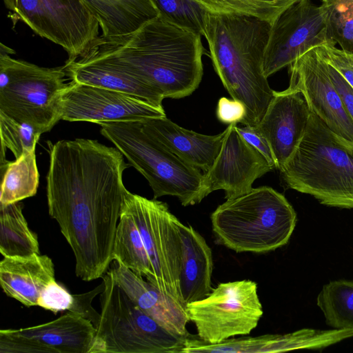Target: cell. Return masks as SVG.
Returning <instances> with one entry per match:
<instances>
[{"label":"cell","mask_w":353,"mask_h":353,"mask_svg":"<svg viewBox=\"0 0 353 353\" xmlns=\"http://www.w3.org/2000/svg\"><path fill=\"white\" fill-rule=\"evenodd\" d=\"M48 145L49 214L73 251L76 275L85 281L102 278L113 261L117 228L128 192L123 174L130 165L116 147L97 140Z\"/></svg>","instance_id":"1"},{"label":"cell","mask_w":353,"mask_h":353,"mask_svg":"<svg viewBox=\"0 0 353 353\" xmlns=\"http://www.w3.org/2000/svg\"><path fill=\"white\" fill-rule=\"evenodd\" d=\"M206 53L201 35L157 17L125 36L99 35L81 58L114 64L151 85L164 99H181L199 87Z\"/></svg>","instance_id":"2"},{"label":"cell","mask_w":353,"mask_h":353,"mask_svg":"<svg viewBox=\"0 0 353 353\" xmlns=\"http://www.w3.org/2000/svg\"><path fill=\"white\" fill-rule=\"evenodd\" d=\"M205 23L214 69L232 99L245 105L241 123L255 126L274 97L263 71L271 23L250 16L208 12Z\"/></svg>","instance_id":"3"},{"label":"cell","mask_w":353,"mask_h":353,"mask_svg":"<svg viewBox=\"0 0 353 353\" xmlns=\"http://www.w3.org/2000/svg\"><path fill=\"white\" fill-rule=\"evenodd\" d=\"M279 171L286 188L327 206L353 209V142L315 114L311 112L303 137Z\"/></svg>","instance_id":"4"},{"label":"cell","mask_w":353,"mask_h":353,"mask_svg":"<svg viewBox=\"0 0 353 353\" xmlns=\"http://www.w3.org/2000/svg\"><path fill=\"white\" fill-rule=\"evenodd\" d=\"M210 218L219 243L236 252L263 253L282 247L296 223L285 196L268 186L226 199Z\"/></svg>","instance_id":"5"},{"label":"cell","mask_w":353,"mask_h":353,"mask_svg":"<svg viewBox=\"0 0 353 353\" xmlns=\"http://www.w3.org/2000/svg\"><path fill=\"white\" fill-rule=\"evenodd\" d=\"M101 134L148 181L154 199L174 196L183 206L199 203L207 194L203 174L145 133L141 121L100 124Z\"/></svg>","instance_id":"6"},{"label":"cell","mask_w":353,"mask_h":353,"mask_svg":"<svg viewBox=\"0 0 353 353\" xmlns=\"http://www.w3.org/2000/svg\"><path fill=\"white\" fill-rule=\"evenodd\" d=\"M102 279L100 319L90 353H181L187 336L170 332L142 311L109 269Z\"/></svg>","instance_id":"7"},{"label":"cell","mask_w":353,"mask_h":353,"mask_svg":"<svg viewBox=\"0 0 353 353\" xmlns=\"http://www.w3.org/2000/svg\"><path fill=\"white\" fill-rule=\"evenodd\" d=\"M0 46V111L43 133L51 130L61 120L60 98L68 84L64 65L43 68L15 59L12 49Z\"/></svg>","instance_id":"8"},{"label":"cell","mask_w":353,"mask_h":353,"mask_svg":"<svg viewBox=\"0 0 353 353\" xmlns=\"http://www.w3.org/2000/svg\"><path fill=\"white\" fill-rule=\"evenodd\" d=\"M123 207L140 232L152 270L148 281L185 309L179 291L181 241L179 220L165 203L128 191Z\"/></svg>","instance_id":"9"},{"label":"cell","mask_w":353,"mask_h":353,"mask_svg":"<svg viewBox=\"0 0 353 353\" xmlns=\"http://www.w3.org/2000/svg\"><path fill=\"white\" fill-rule=\"evenodd\" d=\"M15 21L61 46L66 62L81 58L99 37L97 19L81 0H3Z\"/></svg>","instance_id":"10"},{"label":"cell","mask_w":353,"mask_h":353,"mask_svg":"<svg viewBox=\"0 0 353 353\" xmlns=\"http://www.w3.org/2000/svg\"><path fill=\"white\" fill-rule=\"evenodd\" d=\"M185 310L197 336L210 343L249 334L263 314L257 284L250 280L221 283L205 298L188 303Z\"/></svg>","instance_id":"11"},{"label":"cell","mask_w":353,"mask_h":353,"mask_svg":"<svg viewBox=\"0 0 353 353\" xmlns=\"http://www.w3.org/2000/svg\"><path fill=\"white\" fill-rule=\"evenodd\" d=\"M336 44L330 30L327 5L299 0L271 24L264 53V74L268 78L310 50Z\"/></svg>","instance_id":"12"},{"label":"cell","mask_w":353,"mask_h":353,"mask_svg":"<svg viewBox=\"0 0 353 353\" xmlns=\"http://www.w3.org/2000/svg\"><path fill=\"white\" fill-rule=\"evenodd\" d=\"M60 113L61 120L99 125L166 117L163 108L137 97L72 80L61 95Z\"/></svg>","instance_id":"13"},{"label":"cell","mask_w":353,"mask_h":353,"mask_svg":"<svg viewBox=\"0 0 353 353\" xmlns=\"http://www.w3.org/2000/svg\"><path fill=\"white\" fill-rule=\"evenodd\" d=\"M288 88L300 92L310 110L334 133L353 142V120L347 112L317 47L289 65Z\"/></svg>","instance_id":"14"},{"label":"cell","mask_w":353,"mask_h":353,"mask_svg":"<svg viewBox=\"0 0 353 353\" xmlns=\"http://www.w3.org/2000/svg\"><path fill=\"white\" fill-rule=\"evenodd\" d=\"M96 328L69 312L52 321L0 330V353H90Z\"/></svg>","instance_id":"15"},{"label":"cell","mask_w":353,"mask_h":353,"mask_svg":"<svg viewBox=\"0 0 353 353\" xmlns=\"http://www.w3.org/2000/svg\"><path fill=\"white\" fill-rule=\"evenodd\" d=\"M274 168L241 137L236 124H230L212 165L203 173V185L207 195L222 190L228 199L250 191L256 179Z\"/></svg>","instance_id":"16"},{"label":"cell","mask_w":353,"mask_h":353,"mask_svg":"<svg viewBox=\"0 0 353 353\" xmlns=\"http://www.w3.org/2000/svg\"><path fill=\"white\" fill-rule=\"evenodd\" d=\"M311 111L303 94L289 88L274 92L261 121L254 126L268 141L280 170L300 143Z\"/></svg>","instance_id":"17"},{"label":"cell","mask_w":353,"mask_h":353,"mask_svg":"<svg viewBox=\"0 0 353 353\" xmlns=\"http://www.w3.org/2000/svg\"><path fill=\"white\" fill-rule=\"evenodd\" d=\"M143 130L187 163L206 172L217 157L225 130L206 135L183 128L166 117L141 121Z\"/></svg>","instance_id":"18"},{"label":"cell","mask_w":353,"mask_h":353,"mask_svg":"<svg viewBox=\"0 0 353 353\" xmlns=\"http://www.w3.org/2000/svg\"><path fill=\"white\" fill-rule=\"evenodd\" d=\"M111 264L114 279L142 311L170 332L189 334L186 325L190 321L184 307L117 261Z\"/></svg>","instance_id":"19"},{"label":"cell","mask_w":353,"mask_h":353,"mask_svg":"<svg viewBox=\"0 0 353 353\" xmlns=\"http://www.w3.org/2000/svg\"><path fill=\"white\" fill-rule=\"evenodd\" d=\"M54 265L47 255L4 256L0 262V284L3 292L23 305H38L44 288L55 280Z\"/></svg>","instance_id":"20"},{"label":"cell","mask_w":353,"mask_h":353,"mask_svg":"<svg viewBox=\"0 0 353 353\" xmlns=\"http://www.w3.org/2000/svg\"><path fill=\"white\" fill-rule=\"evenodd\" d=\"M68 77L75 82L131 94L163 108V96L132 73L94 58H80L64 65Z\"/></svg>","instance_id":"21"},{"label":"cell","mask_w":353,"mask_h":353,"mask_svg":"<svg viewBox=\"0 0 353 353\" xmlns=\"http://www.w3.org/2000/svg\"><path fill=\"white\" fill-rule=\"evenodd\" d=\"M181 241L179 291L183 305L205 298L212 290V250L191 225L178 223Z\"/></svg>","instance_id":"22"},{"label":"cell","mask_w":353,"mask_h":353,"mask_svg":"<svg viewBox=\"0 0 353 353\" xmlns=\"http://www.w3.org/2000/svg\"><path fill=\"white\" fill-rule=\"evenodd\" d=\"M99 22L101 36L114 38L133 33L159 17L151 0H81Z\"/></svg>","instance_id":"23"},{"label":"cell","mask_w":353,"mask_h":353,"mask_svg":"<svg viewBox=\"0 0 353 353\" xmlns=\"http://www.w3.org/2000/svg\"><path fill=\"white\" fill-rule=\"evenodd\" d=\"M22 203H0V252L3 256L40 254L38 237L23 214Z\"/></svg>","instance_id":"24"},{"label":"cell","mask_w":353,"mask_h":353,"mask_svg":"<svg viewBox=\"0 0 353 353\" xmlns=\"http://www.w3.org/2000/svg\"><path fill=\"white\" fill-rule=\"evenodd\" d=\"M112 259L123 264L136 274L152 277L150 261L136 222L130 212L122 206L118 223Z\"/></svg>","instance_id":"25"},{"label":"cell","mask_w":353,"mask_h":353,"mask_svg":"<svg viewBox=\"0 0 353 353\" xmlns=\"http://www.w3.org/2000/svg\"><path fill=\"white\" fill-rule=\"evenodd\" d=\"M0 203L9 204L33 196L39 183L35 152L23 154L14 161L1 162Z\"/></svg>","instance_id":"26"},{"label":"cell","mask_w":353,"mask_h":353,"mask_svg":"<svg viewBox=\"0 0 353 353\" xmlns=\"http://www.w3.org/2000/svg\"><path fill=\"white\" fill-rule=\"evenodd\" d=\"M316 304L332 329H353V281L336 280L325 284Z\"/></svg>","instance_id":"27"},{"label":"cell","mask_w":353,"mask_h":353,"mask_svg":"<svg viewBox=\"0 0 353 353\" xmlns=\"http://www.w3.org/2000/svg\"><path fill=\"white\" fill-rule=\"evenodd\" d=\"M353 337V329L303 328L285 334H274L261 353L294 350H321Z\"/></svg>","instance_id":"28"},{"label":"cell","mask_w":353,"mask_h":353,"mask_svg":"<svg viewBox=\"0 0 353 353\" xmlns=\"http://www.w3.org/2000/svg\"><path fill=\"white\" fill-rule=\"evenodd\" d=\"M214 14L245 15L272 23L288 7L299 0H195Z\"/></svg>","instance_id":"29"},{"label":"cell","mask_w":353,"mask_h":353,"mask_svg":"<svg viewBox=\"0 0 353 353\" xmlns=\"http://www.w3.org/2000/svg\"><path fill=\"white\" fill-rule=\"evenodd\" d=\"M1 162L6 161L10 150L19 159L23 154L34 152L43 132L34 125L17 121L0 111Z\"/></svg>","instance_id":"30"},{"label":"cell","mask_w":353,"mask_h":353,"mask_svg":"<svg viewBox=\"0 0 353 353\" xmlns=\"http://www.w3.org/2000/svg\"><path fill=\"white\" fill-rule=\"evenodd\" d=\"M159 17L201 37L207 12L195 0H151Z\"/></svg>","instance_id":"31"},{"label":"cell","mask_w":353,"mask_h":353,"mask_svg":"<svg viewBox=\"0 0 353 353\" xmlns=\"http://www.w3.org/2000/svg\"><path fill=\"white\" fill-rule=\"evenodd\" d=\"M274 335L268 334L254 337L227 339L210 343L189 334L181 353H261Z\"/></svg>","instance_id":"32"},{"label":"cell","mask_w":353,"mask_h":353,"mask_svg":"<svg viewBox=\"0 0 353 353\" xmlns=\"http://www.w3.org/2000/svg\"><path fill=\"white\" fill-rule=\"evenodd\" d=\"M333 39L342 50L353 55V0L325 3Z\"/></svg>","instance_id":"33"},{"label":"cell","mask_w":353,"mask_h":353,"mask_svg":"<svg viewBox=\"0 0 353 353\" xmlns=\"http://www.w3.org/2000/svg\"><path fill=\"white\" fill-rule=\"evenodd\" d=\"M72 301L73 294L54 280L42 291L37 305L56 314L69 310Z\"/></svg>","instance_id":"34"},{"label":"cell","mask_w":353,"mask_h":353,"mask_svg":"<svg viewBox=\"0 0 353 353\" xmlns=\"http://www.w3.org/2000/svg\"><path fill=\"white\" fill-rule=\"evenodd\" d=\"M317 48L325 61L334 67L353 88V55L332 45Z\"/></svg>","instance_id":"35"},{"label":"cell","mask_w":353,"mask_h":353,"mask_svg":"<svg viewBox=\"0 0 353 353\" xmlns=\"http://www.w3.org/2000/svg\"><path fill=\"white\" fill-rule=\"evenodd\" d=\"M104 288L105 284L102 281L99 285L88 292L73 294V301L68 311L81 315L96 327L99 321L100 314L92 307V302L96 296L102 293Z\"/></svg>","instance_id":"36"},{"label":"cell","mask_w":353,"mask_h":353,"mask_svg":"<svg viewBox=\"0 0 353 353\" xmlns=\"http://www.w3.org/2000/svg\"><path fill=\"white\" fill-rule=\"evenodd\" d=\"M216 113L217 119L223 123H241L246 114V108L243 103L236 99L221 97L218 101Z\"/></svg>","instance_id":"37"},{"label":"cell","mask_w":353,"mask_h":353,"mask_svg":"<svg viewBox=\"0 0 353 353\" xmlns=\"http://www.w3.org/2000/svg\"><path fill=\"white\" fill-rule=\"evenodd\" d=\"M237 130L241 137L261 152L276 168L274 158L268 141L256 130L254 126L244 125L237 127Z\"/></svg>","instance_id":"38"},{"label":"cell","mask_w":353,"mask_h":353,"mask_svg":"<svg viewBox=\"0 0 353 353\" xmlns=\"http://www.w3.org/2000/svg\"><path fill=\"white\" fill-rule=\"evenodd\" d=\"M327 64L331 80L341 97L347 112L353 120V88L334 67L328 63Z\"/></svg>","instance_id":"39"},{"label":"cell","mask_w":353,"mask_h":353,"mask_svg":"<svg viewBox=\"0 0 353 353\" xmlns=\"http://www.w3.org/2000/svg\"><path fill=\"white\" fill-rule=\"evenodd\" d=\"M344 1V0H322V3H330V2H335V1Z\"/></svg>","instance_id":"40"}]
</instances>
